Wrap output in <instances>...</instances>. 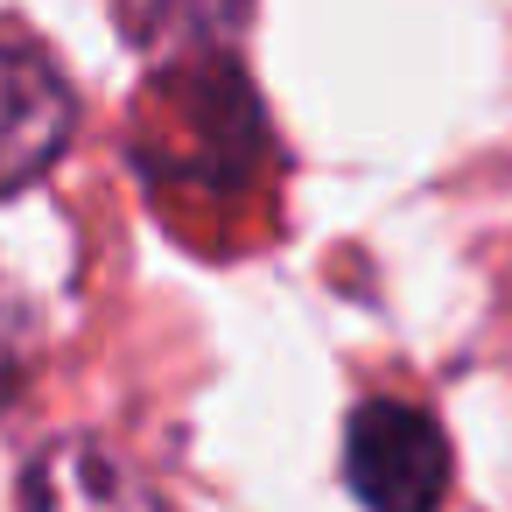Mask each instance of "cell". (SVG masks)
I'll return each mask as SVG.
<instances>
[{
  "label": "cell",
  "instance_id": "obj_1",
  "mask_svg": "<svg viewBox=\"0 0 512 512\" xmlns=\"http://www.w3.org/2000/svg\"><path fill=\"white\" fill-rule=\"evenodd\" d=\"M141 155L162 176H253V162L267 155V127L246 71L225 50H183V64H169L141 106Z\"/></svg>",
  "mask_w": 512,
  "mask_h": 512
},
{
  "label": "cell",
  "instance_id": "obj_2",
  "mask_svg": "<svg viewBox=\"0 0 512 512\" xmlns=\"http://www.w3.org/2000/svg\"><path fill=\"white\" fill-rule=\"evenodd\" d=\"M344 484L365 512H442L456 484V449L428 407L372 393L344 421Z\"/></svg>",
  "mask_w": 512,
  "mask_h": 512
},
{
  "label": "cell",
  "instance_id": "obj_3",
  "mask_svg": "<svg viewBox=\"0 0 512 512\" xmlns=\"http://www.w3.org/2000/svg\"><path fill=\"white\" fill-rule=\"evenodd\" d=\"M22 512H176L169 491L106 435H57L22 463Z\"/></svg>",
  "mask_w": 512,
  "mask_h": 512
},
{
  "label": "cell",
  "instance_id": "obj_4",
  "mask_svg": "<svg viewBox=\"0 0 512 512\" xmlns=\"http://www.w3.org/2000/svg\"><path fill=\"white\" fill-rule=\"evenodd\" d=\"M78 134V92L71 78L22 50V43H0V197L29 190Z\"/></svg>",
  "mask_w": 512,
  "mask_h": 512
},
{
  "label": "cell",
  "instance_id": "obj_5",
  "mask_svg": "<svg viewBox=\"0 0 512 512\" xmlns=\"http://www.w3.org/2000/svg\"><path fill=\"white\" fill-rule=\"evenodd\" d=\"M22 379H29V316H22V302L8 288H0V400H15Z\"/></svg>",
  "mask_w": 512,
  "mask_h": 512
}]
</instances>
